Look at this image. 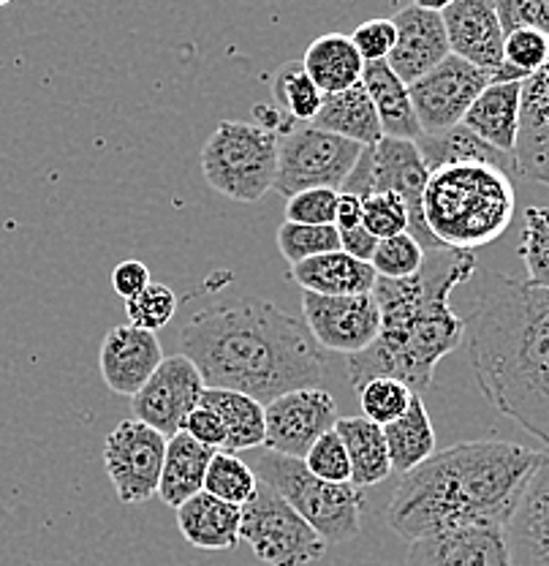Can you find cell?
<instances>
[{
  "label": "cell",
  "mask_w": 549,
  "mask_h": 566,
  "mask_svg": "<svg viewBox=\"0 0 549 566\" xmlns=\"http://www.w3.org/2000/svg\"><path fill=\"white\" fill-rule=\"evenodd\" d=\"M180 346L207 389H234L264 406L294 389L318 387L329 368L308 329L262 297L199 311L182 327Z\"/></svg>",
  "instance_id": "cell-1"
},
{
  "label": "cell",
  "mask_w": 549,
  "mask_h": 566,
  "mask_svg": "<svg viewBox=\"0 0 549 566\" xmlns=\"http://www.w3.org/2000/svg\"><path fill=\"white\" fill-rule=\"evenodd\" d=\"M476 385L498 415L549 447V292L504 273L484 275L465 318Z\"/></svg>",
  "instance_id": "cell-2"
},
{
  "label": "cell",
  "mask_w": 549,
  "mask_h": 566,
  "mask_svg": "<svg viewBox=\"0 0 549 566\" xmlns=\"http://www.w3.org/2000/svg\"><path fill=\"white\" fill-rule=\"evenodd\" d=\"M536 463L539 452L515 441H460L403 474L383 523L409 542L465 523L509 526Z\"/></svg>",
  "instance_id": "cell-3"
},
{
  "label": "cell",
  "mask_w": 549,
  "mask_h": 566,
  "mask_svg": "<svg viewBox=\"0 0 549 566\" xmlns=\"http://www.w3.org/2000/svg\"><path fill=\"white\" fill-rule=\"evenodd\" d=\"M476 275V256L465 251H427L413 279L376 281L381 335L362 354L348 357V381L362 387L370 379L403 381L422 395L433 385L441 359L465 340V318L452 311V292Z\"/></svg>",
  "instance_id": "cell-4"
},
{
  "label": "cell",
  "mask_w": 549,
  "mask_h": 566,
  "mask_svg": "<svg viewBox=\"0 0 549 566\" xmlns=\"http://www.w3.org/2000/svg\"><path fill=\"white\" fill-rule=\"evenodd\" d=\"M515 180L487 164H454L430 175L422 212L441 248L474 253L493 243L515 218Z\"/></svg>",
  "instance_id": "cell-5"
},
{
  "label": "cell",
  "mask_w": 549,
  "mask_h": 566,
  "mask_svg": "<svg viewBox=\"0 0 549 566\" xmlns=\"http://www.w3.org/2000/svg\"><path fill=\"white\" fill-rule=\"evenodd\" d=\"M256 476L267 482L275 493L283 495L288 506L303 517L308 526L321 536L327 545H344L357 539L362 531V491L351 482L335 485V482L318 480L310 474L305 460L262 452L253 465Z\"/></svg>",
  "instance_id": "cell-6"
},
{
  "label": "cell",
  "mask_w": 549,
  "mask_h": 566,
  "mask_svg": "<svg viewBox=\"0 0 549 566\" xmlns=\"http://www.w3.org/2000/svg\"><path fill=\"white\" fill-rule=\"evenodd\" d=\"M202 172L232 202H258L275 188L277 134L256 123L221 120L202 147Z\"/></svg>",
  "instance_id": "cell-7"
},
{
  "label": "cell",
  "mask_w": 549,
  "mask_h": 566,
  "mask_svg": "<svg viewBox=\"0 0 549 566\" xmlns=\"http://www.w3.org/2000/svg\"><path fill=\"white\" fill-rule=\"evenodd\" d=\"M430 172L424 167V158L419 153L416 142L405 139H389L383 137L378 145L365 147L359 156L357 167L351 177L346 180L344 193L365 199L370 193H398L405 205H409L411 216V234L422 243L424 251H441L433 234L427 232L422 212L424 188H427Z\"/></svg>",
  "instance_id": "cell-8"
},
{
  "label": "cell",
  "mask_w": 549,
  "mask_h": 566,
  "mask_svg": "<svg viewBox=\"0 0 549 566\" xmlns=\"http://www.w3.org/2000/svg\"><path fill=\"white\" fill-rule=\"evenodd\" d=\"M240 542L267 566H310L327 553V542L262 480L256 495L242 506Z\"/></svg>",
  "instance_id": "cell-9"
},
{
  "label": "cell",
  "mask_w": 549,
  "mask_h": 566,
  "mask_svg": "<svg viewBox=\"0 0 549 566\" xmlns=\"http://www.w3.org/2000/svg\"><path fill=\"white\" fill-rule=\"evenodd\" d=\"M365 147L313 126H294L277 137L275 191L292 199L313 188L344 191Z\"/></svg>",
  "instance_id": "cell-10"
},
{
  "label": "cell",
  "mask_w": 549,
  "mask_h": 566,
  "mask_svg": "<svg viewBox=\"0 0 549 566\" xmlns=\"http://www.w3.org/2000/svg\"><path fill=\"white\" fill-rule=\"evenodd\" d=\"M167 441V436L139 420H123L106 436L104 469L123 504H145L158 495Z\"/></svg>",
  "instance_id": "cell-11"
},
{
  "label": "cell",
  "mask_w": 549,
  "mask_h": 566,
  "mask_svg": "<svg viewBox=\"0 0 549 566\" xmlns=\"http://www.w3.org/2000/svg\"><path fill=\"white\" fill-rule=\"evenodd\" d=\"M493 85V74L457 55L409 85L422 134H441L460 126L476 98Z\"/></svg>",
  "instance_id": "cell-12"
},
{
  "label": "cell",
  "mask_w": 549,
  "mask_h": 566,
  "mask_svg": "<svg viewBox=\"0 0 549 566\" xmlns=\"http://www.w3.org/2000/svg\"><path fill=\"white\" fill-rule=\"evenodd\" d=\"M204 392L202 374L186 354L163 357L150 381L131 398L134 420L150 424L152 430L172 439L182 433L191 411L202 406Z\"/></svg>",
  "instance_id": "cell-13"
},
{
  "label": "cell",
  "mask_w": 549,
  "mask_h": 566,
  "mask_svg": "<svg viewBox=\"0 0 549 566\" xmlns=\"http://www.w3.org/2000/svg\"><path fill=\"white\" fill-rule=\"evenodd\" d=\"M264 420H267L264 450L305 460L310 447L324 433L335 430L340 420V409L332 392H327L324 387L294 389V392L281 395L273 403L264 406Z\"/></svg>",
  "instance_id": "cell-14"
},
{
  "label": "cell",
  "mask_w": 549,
  "mask_h": 566,
  "mask_svg": "<svg viewBox=\"0 0 549 566\" xmlns=\"http://www.w3.org/2000/svg\"><path fill=\"white\" fill-rule=\"evenodd\" d=\"M303 316L310 338L329 352L346 357L362 354L381 335V308L373 294L321 297L303 292Z\"/></svg>",
  "instance_id": "cell-15"
},
{
  "label": "cell",
  "mask_w": 549,
  "mask_h": 566,
  "mask_svg": "<svg viewBox=\"0 0 549 566\" xmlns=\"http://www.w3.org/2000/svg\"><path fill=\"white\" fill-rule=\"evenodd\" d=\"M405 566H515L506 526L465 523L411 542Z\"/></svg>",
  "instance_id": "cell-16"
},
{
  "label": "cell",
  "mask_w": 549,
  "mask_h": 566,
  "mask_svg": "<svg viewBox=\"0 0 549 566\" xmlns=\"http://www.w3.org/2000/svg\"><path fill=\"white\" fill-rule=\"evenodd\" d=\"M392 22L398 28V44L387 63L405 85L422 80L427 71H433L452 55L444 17L439 11L424 9L422 3H411L403 6L392 17Z\"/></svg>",
  "instance_id": "cell-17"
},
{
  "label": "cell",
  "mask_w": 549,
  "mask_h": 566,
  "mask_svg": "<svg viewBox=\"0 0 549 566\" xmlns=\"http://www.w3.org/2000/svg\"><path fill=\"white\" fill-rule=\"evenodd\" d=\"M163 363V349L156 333L134 327V324H117L104 335L98 349V370L106 387L115 395L134 398L141 387L150 381L158 365Z\"/></svg>",
  "instance_id": "cell-18"
},
{
  "label": "cell",
  "mask_w": 549,
  "mask_h": 566,
  "mask_svg": "<svg viewBox=\"0 0 549 566\" xmlns=\"http://www.w3.org/2000/svg\"><path fill=\"white\" fill-rule=\"evenodd\" d=\"M441 17H444L452 55L489 74L504 66L506 35L493 0H452Z\"/></svg>",
  "instance_id": "cell-19"
},
{
  "label": "cell",
  "mask_w": 549,
  "mask_h": 566,
  "mask_svg": "<svg viewBox=\"0 0 549 566\" xmlns=\"http://www.w3.org/2000/svg\"><path fill=\"white\" fill-rule=\"evenodd\" d=\"M506 536L515 566H549V447L539 452Z\"/></svg>",
  "instance_id": "cell-20"
},
{
  "label": "cell",
  "mask_w": 549,
  "mask_h": 566,
  "mask_svg": "<svg viewBox=\"0 0 549 566\" xmlns=\"http://www.w3.org/2000/svg\"><path fill=\"white\" fill-rule=\"evenodd\" d=\"M517 167L528 180L549 186V61L522 85Z\"/></svg>",
  "instance_id": "cell-21"
},
{
  "label": "cell",
  "mask_w": 549,
  "mask_h": 566,
  "mask_svg": "<svg viewBox=\"0 0 549 566\" xmlns=\"http://www.w3.org/2000/svg\"><path fill=\"white\" fill-rule=\"evenodd\" d=\"M242 506L226 504L210 493H197L177 506V528L197 551H234L240 545Z\"/></svg>",
  "instance_id": "cell-22"
},
{
  "label": "cell",
  "mask_w": 549,
  "mask_h": 566,
  "mask_svg": "<svg viewBox=\"0 0 549 566\" xmlns=\"http://www.w3.org/2000/svg\"><path fill=\"white\" fill-rule=\"evenodd\" d=\"M522 85L525 82H509V85H489L476 98L463 126L471 134L493 145L506 156H517L519 139V115H522Z\"/></svg>",
  "instance_id": "cell-23"
},
{
  "label": "cell",
  "mask_w": 549,
  "mask_h": 566,
  "mask_svg": "<svg viewBox=\"0 0 549 566\" xmlns=\"http://www.w3.org/2000/svg\"><path fill=\"white\" fill-rule=\"evenodd\" d=\"M288 279L308 294L353 297V294H373L378 275L373 264L357 262V259H351L344 251H332L324 253V256L308 259L303 264H294Z\"/></svg>",
  "instance_id": "cell-24"
},
{
  "label": "cell",
  "mask_w": 549,
  "mask_h": 566,
  "mask_svg": "<svg viewBox=\"0 0 549 566\" xmlns=\"http://www.w3.org/2000/svg\"><path fill=\"white\" fill-rule=\"evenodd\" d=\"M362 85L376 106L383 137L405 142H416L422 137V126H419L416 109H413L409 85L389 69L387 61L365 63Z\"/></svg>",
  "instance_id": "cell-25"
},
{
  "label": "cell",
  "mask_w": 549,
  "mask_h": 566,
  "mask_svg": "<svg viewBox=\"0 0 549 566\" xmlns=\"http://www.w3.org/2000/svg\"><path fill=\"white\" fill-rule=\"evenodd\" d=\"M416 147L430 175L444 167H454V164H487V167L500 169L509 177L519 175L517 156H506V153L495 150L493 145L471 134L463 123L441 134H422L416 139Z\"/></svg>",
  "instance_id": "cell-26"
},
{
  "label": "cell",
  "mask_w": 549,
  "mask_h": 566,
  "mask_svg": "<svg viewBox=\"0 0 549 566\" xmlns=\"http://www.w3.org/2000/svg\"><path fill=\"white\" fill-rule=\"evenodd\" d=\"M303 66L324 96L351 91L362 82L365 74L362 55L353 46L351 35L344 33H324L313 39Z\"/></svg>",
  "instance_id": "cell-27"
},
{
  "label": "cell",
  "mask_w": 549,
  "mask_h": 566,
  "mask_svg": "<svg viewBox=\"0 0 549 566\" xmlns=\"http://www.w3.org/2000/svg\"><path fill=\"white\" fill-rule=\"evenodd\" d=\"M310 126L338 134V137L357 142L362 147H373L383 139L381 120H378V112L362 82L351 87V91L324 96L321 109H318L316 120Z\"/></svg>",
  "instance_id": "cell-28"
},
{
  "label": "cell",
  "mask_w": 549,
  "mask_h": 566,
  "mask_svg": "<svg viewBox=\"0 0 549 566\" xmlns=\"http://www.w3.org/2000/svg\"><path fill=\"white\" fill-rule=\"evenodd\" d=\"M212 455H215V450L193 441L186 430L172 436L167 441V460H163L161 485H158V495H161L163 504L177 510L188 499L202 493Z\"/></svg>",
  "instance_id": "cell-29"
},
{
  "label": "cell",
  "mask_w": 549,
  "mask_h": 566,
  "mask_svg": "<svg viewBox=\"0 0 549 566\" xmlns=\"http://www.w3.org/2000/svg\"><path fill=\"white\" fill-rule=\"evenodd\" d=\"M335 433L344 439L348 460H351L353 488H359V491L373 488L392 474V460H389L381 424L370 422L362 415L340 417L338 424H335Z\"/></svg>",
  "instance_id": "cell-30"
},
{
  "label": "cell",
  "mask_w": 549,
  "mask_h": 566,
  "mask_svg": "<svg viewBox=\"0 0 549 566\" xmlns=\"http://www.w3.org/2000/svg\"><path fill=\"white\" fill-rule=\"evenodd\" d=\"M202 403L210 406L226 428V447L223 450L237 455L242 450L264 447L267 420H264V403H258L256 398L234 392V389H207Z\"/></svg>",
  "instance_id": "cell-31"
},
{
  "label": "cell",
  "mask_w": 549,
  "mask_h": 566,
  "mask_svg": "<svg viewBox=\"0 0 549 566\" xmlns=\"http://www.w3.org/2000/svg\"><path fill=\"white\" fill-rule=\"evenodd\" d=\"M383 439H387L392 471H400V474H409L435 455V428L430 422L422 395H413L409 411L383 428Z\"/></svg>",
  "instance_id": "cell-32"
},
{
  "label": "cell",
  "mask_w": 549,
  "mask_h": 566,
  "mask_svg": "<svg viewBox=\"0 0 549 566\" xmlns=\"http://www.w3.org/2000/svg\"><path fill=\"white\" fill-rule=\"evenodd\" d=\"M324 93L310 80L303 61H288L273 76V106L297 126H310L321 109Z\"/></svg>",
  "instance_id": "cell-33"
},
{
  "label": "cell",
  "mask_w": 549,
  "mask_h": 566,
  "mask_svg": "<svg viewBox=\"0 0 549 566\" xmlns=\"http://www.w3.org/2000/svg\"><path fill=\"white\" fill-rule=\"evenodd\" d=\"M258 476L240 455L226 450H218L210 460V469L204 476V493L226 501V504L245 506L256 495Z\"/></svg>",
  "instance_id": "cell-34"
},
{
  "label": "cell",
  "mask_w": 549,
  "mask_h": 566,
  "mask_svg": "<svg viewBox=\"0 0 549 566\" xmlns=\"http://www.w3.org/2000/svg\"><path fill=\"white\" fill-rule=\"evenodd\" d=\"M530 286L549 292V208H528L522 216V240L517 248Z\"/></svg>",
  "instance_id": "cell-35"
},
{
  "label": "cell",
  "mask_w": 549,
  "mask_h": 566,
  "mask_svg": "<svg viewBox=\"0 0 549 566\" xmlns=\"http://www.w3.org/2000/svg\"><path fill=\"white\" fill-rule=\"evenodd\" d=\"M353 392H357L359 406H362V417H368L370 422L381 424V428H387V424L400 420V417L409 411L413 395H416L411 392L403 381L383 379V376L381 379L365 381V385L353 389Z\"/></svg>",
  "instance_id": "cell-36"
},
{
  "label": "cell",
  "mask_w": 549,
  "mask_h": 566,
  "mask_svg": "<svg viewBox=\"0 0 549 566\" xmlns=\"http://www.w3.org/2000/svg\"><path fill=\"white\" fill-rule=\"evenodd\" d=\"M277 248L294 268L308 259L340 251V232L335 227H305V223L283 221L277 229Z\"/></svg>",
  "instance_id": "cell-37"
},
{
  "label": "cell",
  "mask_w": 549,
  "mask_h": 566,
  "mask_svg": "<svg viewBox=\"0 0 549 566\" xmlns=\"http://www.w3.org/2000/svg\"><path fill=\"white\" fill-rule=\"evenodd\" d=\"M424 248L413 238L411 232L398 234V238L378 240V248L373 253V270L378 279L383 281H405L422 270L424 264Z\"/></svg>",
  "instance_id": "cell-38"
},
{
  "label": "cell",
  "mask_w": 549,
  "mask_h": 566,
  "mask_svg": "<svg viewBox=\"0 0 549 566\" xmlns=\"http://www.w3.org/2000/svg\"><path fill=\"white\" fill-rule=\"evenodd\" d=\"M362 227L376 240H389L411 232L409 205L398 193H370V197L362 199Z\"/></svg>",
  "instance_id": "cell-39"
},
{
  "label": "cell",
  "mask_w": 549,
  "mask_h": 566,
  "mask_svg": "<svg viewBox=\"0 0 549 566\" xmlns=\"http://www.w3.org/2000/svg\"><path fill=\"white\" fill-rule=\"evenodd\" d=\"M177 314V294L167 283L152 281L145 292L137 294L134 300L126 303V316L128 324L134 327L147 329V333H156V329L167 327Z\"/></svg>",
  "instance_id": "cell-40"
},
{
  "label": "cell",
  "mask_w": 549,
  "mask_h": 566,
  "mask_svg": "<svg viewBox=\"0 0 549 566\" xmlns=\"http://www.w3.org/2000/svg\"><path fill=\"white\" fill-rule=\"evenodd\" d=\"M305 465H308L310 474H316L324 482H335V485L351 482V460H348L344 439L335 430L324 433L310 447V452L305 455Z\"/></svg>",
  "instance_id": "cell-41"
},
{
  "label": "cell",
  "mask_w": 549,
  "mask_h": 566,
  "mask_svg": "<svg viewBox=\"0 0 549 566\" xmlns=\"http://www.w3.org/2000/svg\"><path fill=\"white\" fill-rule=\"evenodd\" d=\"M338 197L340 191H332V188L294 193L292 199H286V221L305 223V227H335Z\"/></svg>",
  "instance_id": "cell-42"
},
{
  "label": "cell",
  "mask_w": 549,
  "mask_h": 566,
  "mask_svg": "<svg viewBox=\"0 0 549 566\" xmlns=\"http://www.w3.org/2000/svg\"><path fill=\"white\" fill-rule=\"evenodd\" d=\"M549 61V35L539 31H515L506 35L504 63L522 71L525 76L539 74Z\"/></svg>",
  "instance_id": "cell-43"
},
{
  "label": "cell",
  "mask_w": 549,
  "mask_h": 566,
  "mask_svg": "<svg viewBox=\"0 0 549 566\" xmlns=\"http://www.w3.org/2000/svg\"><path fill=\"white\" fill-rule=\"evenodd\" d=\"M504 35L539 31L549 35V0H493Z\"/></svg>",
  "instance_id": "cell-44"
},
{
  "label": "cell",
  "mask_w": 549,
  "mask_h": 566,
  "mask_svg": "<svg viewBox=\"0 0 549 566\" xmlns=\"http://www.w3.org/2000/svg\"><path fill=\"white\" fill-rule=\"evenodd\" d=\"M351 41L365 63H381L398 44V28L392 20H368L351 33Z\"/></svg>",
  "instance_id": "cell-45"
},
{
  "label": "cell",
  "mask_w": 549,
  "mask_h": 566,
  "mask_svg": "<svg viewBox=\"0 0 549 566\" xmlns=\"http://www.w3.org/2000/svg\"><path fill=\"white\" fill-rule=\"evenodd\" d=\"M182 430H186L193 441H199V444L210 447V450H215V452L226 447V428H223L221 417H218L215 411L204 403L199 406V409L191 411V417H188L186 428Z\"/></svg>",
  "instance_id": "cell-46"
},
{
  "label": "cell",
  "mask_w": 549,
  "mask_h": 566,
  "mask_svg": "<svg viewBox=\"0 0 549 566\" xmlns=\"http://www.w3.org/2000/svg\"><path fill=\"white\" fill-rule=\"evenodd\" d=\"M150 283V270H147V264L139 262V259H126V262H120L112 270V289H115L117 297H123L126 303L145 292Z\"/></svg>",
  "instance_id": "cell-47"
},
{
  "label": "cell",
  "mask_w": 549,
  "mask_h": 566,
  "mask_svg": "<svg viewBox=\"0 0 549 566\" xmlns=\"http://www.w3.org/2000/svg\"><path fill=\"white\" fill-rule=\"evenodd\" d=\"M376 248L378 240L365 227L344 229V232H340V251L348 253L351 259H357V262H373Z\"/></svg>",
  "instance_id": "cell-48"
},
{
  "label": "cell",
  "mask_w": 549,
  "mask_h": 566,
  "mask_svg": "<svg viewBox=\"0 0 549 566\" xmlns=\"http://www.w3.org/2000/svg\"><path fill=\"white\" fill-rule=\"evenodd\" d=\"M353 227H362V199L353 197V193L340 191L335 229H338V232H344V229H353Z\"/></svg>",
  "instance_id": "cell-49"
}]
</instances>
